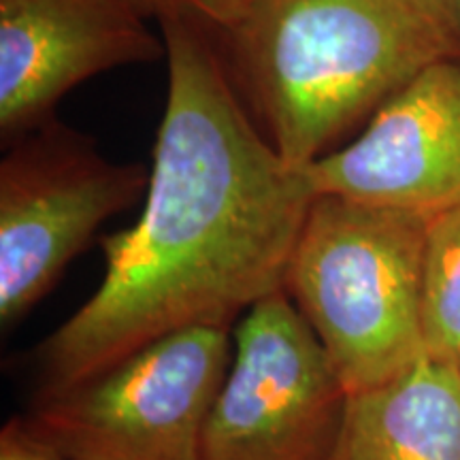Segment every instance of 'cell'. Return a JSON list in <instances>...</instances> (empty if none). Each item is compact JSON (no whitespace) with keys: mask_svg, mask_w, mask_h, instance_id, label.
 I'll return each instance as SVG.
<instances>
[{"mask_svg":"<svg viewBox=\"0 0 460 460\" xmlns=\"http://www.w3.org/2000/svg\"><path fill=\"white\" fill-rule=\"evenodd\" d=\"M169 92L143 214L102 237L94 295L34 348L37 396L99 376L171 332L220 326L284 290L315 194L230 82L216 37L164 22Z\"/></svg>","mask_w":460,"mask_h":460,"instance_id":"6da1fadb","label":"cell"},{"mask_svg":"<svg viewBox=\"0 0 460 460\" xmlns=\"http://www.w3.org/2000/svg\"><path fill=\"white\" fill-rule=\"evenodd\" d=\"M216 43L258 128L305 169L418 73L460 56V0H245Z\"/></svg>","mask_w":460,"mask_h":460,"instance_id":"7a4b0ae2","label":"cell"},{"mask_svg":"<svg viewBox=\"0 0 460 460\" xmlns=\"http://www.w3.org/2000/svg\"><path fill=\"white\" fill-rule=\"evenodd\" d=\"M429 217L315 197L298 234L288 296L315 331L349 394L422 358Z\"/></svg>","mask_w":460,"mask_h":460,"instance_id":"3957f363","label":"cell"},{"mask_svg":"<svg viewBox=\"0 0 460 460\" xmlns=\"http://www.w3.org/2000/svg\"><path fill=\"white\" fill-rule=\"evenodd\" d=\"M230 358V329L177 331L99 376L37 396L22 418L73 460H203Z\"/></svg>","mask_w":460,"mask_h":460,"instance_id":"277c9868","label":"cell"},{"mask_svg":"<svg viewBox=\"0 0 460 460\" xmlns=\"http://www.w3.org/2000/svg\"><path fill=\"white\" fill-rule=\"evenodd\" d=\"M0 160V322L11 329L54 290L109 217L147 194L149 169L113 163L58 118Z\"/></svg>","mask_w":460,"mask_h":460,"instance_id":"5b68a950","label":"cell"},{"mask_svg":"<svg viewBox=\"0 0 460 460\" xmlns=\"http://www.w3.org/2000/svg\"><path fill=\"white\" fill-rule=\"evenodd\" d=\"M349 393L286 290L233 331V358L203 433V460H331Z\"/></svg>","mask_w":460,"mask_h":460,"instance_id":"8992f818","label":"cell"},{"mask_svg":"<svg viewBox=\"0 0 460 460\" xmlns=\"http://www.w3.org/2000/svg\"><path fill=\"white\" fill-rule=\"evenodd\" d=\"M303 172L315 197L422 217L460 205V56L418 73L352 143Z\"/></svg>","mask_w":460,"mask_h":460,"instance_id":"52a82bcc","label":"cell"},{"mask_svg":"<svg viewBox=\"0 0 460 460\" xmlns=\"http://www.w3.org/2000/svg\"><path fill=\"white\" fill-rule=\"evenodd\" d=\"M139 0H0V137L56 118L85 79L166 58Z\"/></svg>","mask_w":460,"mask_h":460,"instance_id":"ba28073f","label":"cell"},{"mask_svg":"<svg viewBox=\"0 0 460 460\" xmlns=\"http://www.w3.org/2000/svg\"><path fill=\"white\" fill-rule=\"evenodd\" d=\"M331 460H460V365L422 356L349 394Z\"/></svg>","mask_w":460,"mask_h":460,"instance_id":"9c48e42d","label":"cell"},{"mask_svg":"<svg viewBox=\"0 0 460 460\" xmlns=\"http://www.w3.org/2000/svg\"><path fill=\"white\" fill-rule=\"evenodd\" d=\"M424 354L460 365V205L429 217L422 262Z\"/></svg>","mask_w":460,"mask_h":460,"instance_id":"30bf717a","label":"cell"},{"mask_svg":"<svg viewBox=\"0 0 460 460\" xmlns=\"http://www.w3.org/2000/svg\"><path fill=\"white\" fill-rule=\"evenodd\" d=\"M139 3L149 20L158 24L186 22L217 37L239 20L245 0H139Z\"/></svg>","mask_w":460,"mask_h":460,"instance_id":"8fae6325","label":"cell"},{"mask_svg":"<svg viewBox=\"0 0 460 460\" xmlns=\"http://www.w3.org/2000/svg\"><path fill=\"white\" fill-rule=\"evenodd\" d=\"M0 460H73L34 435L22 416L11 418L0 430Z\"/></svg>","mask_w":460,"mask_h":460,"instance_id":"7c38bea8","label":"cell"}]
</instances>
